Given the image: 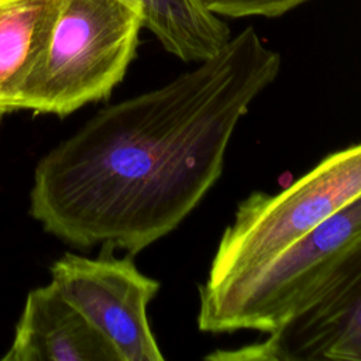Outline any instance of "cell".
Here are the masks:
<instances>
[{
    "instance_id": "obj_9",
    "label": "cell",
    "mask_w": 361,
    "mask_h": 361,
    "mask_svg": "<svg viewBox=\"0 0 361 361\" xmlns=\"http://www.w3.org/2000/svg\"><path fill=\"white\" fill-rule=\"evenodd\" d=\"M134 1L140 6L144 28L183 62L206 61L231 38L228 25L203 0Z\"/></svg>"
},
{
    "instance_id": "obj_4",
    "label": "cell",
    "mask_w": 361,
    "mask_h": 361,
    "mask_svg": "<svg viewBox=\"0 0 361 361\" xmlns=\"http://www.w3.org/2000/svg\"><path fill=\"white\" fill-rule=\"evenodd\" d=\"M360 238L361 196L261 268L213 289L199 288V330H274Z\"/></svg>"
},
{
    "instance_id": "obj_10",
    "label": "cell",
    "mask_w": 361,
    "mask_h": 361,
    "mask_svg": "<svg viewBox=\"0 0 361 361\" xmlns=\"http://www.w3.org/2000/svg\"><path fill=\"white\" fill-rule=\"evenodd\" d=\"M220 17H278L309 0H203Z\"/></svg>"
},
{
    "instance_id": "obj_3",
    "label": "cell",
    "mask_w": 361,
    "mask_h": 361,
    "mask_svg": "<svg viewBox=\"0 0 361 361\" xmlns=\"http://www.w3.org/2000/svg\"><path fill=\"white\" fill-rule=\"evenodd\" d=\"M361 196V144L323 158L286 189L254 192L223 231L202 289L255 271Z\"/></svg>"
},
{
    "instance_id": "obj_8",
    "label": "cell",
    "mask_w": 361,
    "mask_h": 361,
    "mask_svg": "<svg viewBox=\"0 0 361 361\" xmlns=\"http://www.w3.org/2000/svg\"><path fill=\"white\" fill-rule=\"evenodd\" d=\"M65 0H0V116L17 111Z\"/></svg>"
},
{
    "instance_id": "obj_5",
    "label": "cell",
    "mask_w": 361,
    "mask_h": 361,
    "mask_svg": "<svg viewBox=\"0 0 361 361\" xmlns=\"http://www.w3.org/2000/svg\"><path fill=\"white\" fill-rule=\"evenodd\" d=\"M267 337L206 355L214 361H361V238Z\"/></svg>"
},
{
    "instance_id": "obj_6",
    "label": "cell",
    "mask_w": 361,
    "mask_h": 361,
    "mask_svg": "<svg viewBox=\"0 0 361 361\" xmlns=\"http://www.w3.org/2000/svg\"><path fill=\"white\" fill-rule=\"evenodd\" d=\"M61 293L109 340L120 361H161L147 307L159 282L144 275L130 257L86 258L66 252L51 265Z\"/></svg>"
},
{
    "instance_id": "obj_7",
    "label": "cell",
    "mask_w": 361,
    "mask_h": 361,
    "mask_svg": "<svg viewBox=\"0 0 361 361\" xmlns=\"http://www.w3.org/2000/svg\"><path fill=\"white\" fill-rule=\"evenodd\" d=\"M3 361H120L109 340L51 281L28 292Z\"/></svg>"
},
{
    "instance_id": "obj_2",
    "label": "cell",
    "mask_w": 361,
    "mask_h": 361,
    "mask_svg": "<svg viewBox=\"0 0 361 361\" xmlns=\"http://www.w3.org/2000/svg\"><path fill=\"white\" fill-rule=\"evenodd\" d=\"M141 28L134 0H65L18 110L63 117L107 99L135 56Z\"/></svg>"
},
{
    "instance_id": "obj_1",
    "label": "cell",
    "mask_w": 361,
    "mask_h": 361,
    "mask_svg": "<svg viewBox=\"0 0 361 361\" xmlns=\"http://www.w3.org/2000/svg\"><path fill=\"white\" fill-rule=\"evenodd\" d=\"M279 71L247 27L196 69L100 110L39 159L30 214L79 248L145 250L219 180L238 121Z\"/></svg>"
}]
</instances>
